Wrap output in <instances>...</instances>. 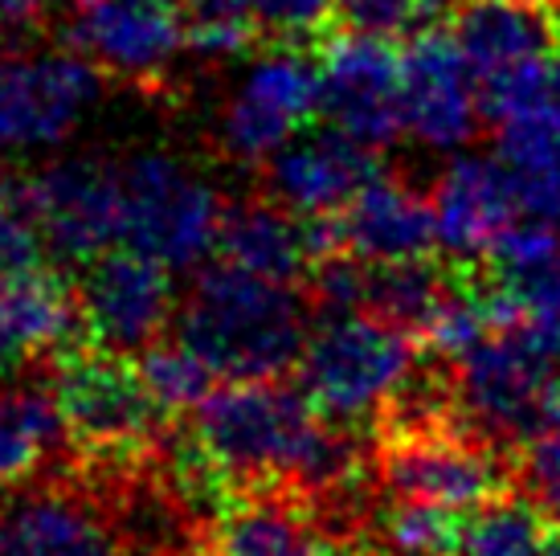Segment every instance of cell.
Here are the masks:
<instances>
[{
  "label": "cell",
  "instance_id": "obj_1",
  "mask_svg": "<svg viewBox=\"0 0 560 556\" xmlns=\"http://www.w3.org/2000/svg\"><path fill=\"white\" fill-rule=\"evenodd\" d=\"M312 324V303L299 299L291 282L249 275L225 258L197 275L176 315L180 340L225 381H279L299 369Z\"/></svg>",
  "mask_w": 560,
  "mask_h": 556
},
{
  "label": "cell",
  "instance_id": "obj_2",
  "mask_svg": "<svg viewBox=\"0 0 560 556\" xmlns=\"http://www.w3.org/2000/svg\"><path fill=\"white\" fill-rule=\"evenodd\" d=\"M197 442L234 487H295L324 442L327 421L303 389L230 381L197 405Z\"/></svg>",
  "mask_w": 560,
  "mask_h": 556
},
{
  "label": "cell",
  "instance_id": "obj_3",
  "mask_svg": "<svg viewBox=\"0 0 560 556\" xmlns=\"http://www.w3.org/2000/svg\"><path fill=\"white\" fill-rule=\"evenodd\" d=\"M413 372V332L385 324L369 311L315 320V332L299 356V385L307 402L324 421L343 430L381 421Z\"/></svg>",
  "mask_w": 560,
  "mask_h": 556
},
{
  "label": "cell",
  "instance_id": "obj_4",
  "mask_svg": "<svg viewBox=\"0 0 560 556\" xmlns=\"http://www.w3.org/2000/svg\"><path fill=\"white\" fill-rule=\"evenodd\" d=\"M54 393L70 442L98 471H124L160 450L168 409L148 393L140 364L98 344H79L54 360Z\"/></svg>",
  "mask_w": 560,
  "mask_h": 556
},
{
  "label": "cell",
  "instance_id": "obj_5",
  "mask_svg": "<svg viewBox=\"0 0 560 556\" xmlns=\"http://www.w3.org/2000/svg\"><path fill=\"white\" fill-rule=\"evenodd\" d=\"M451 369L463 417L487 442L520 450L540 426L548 389L560 381V324H503L451 360Z\"/></svg>",
  "mask_w": 560,
  "mask_h": 556
},
{
  "label": "cell",
  "instance_id": "obj_6",
  "mask_svg": "<svg viewBox=\"0 0 560 556\" xmlns=\"http://www.w3.org/2000/svg\"><path fill=\"white\" fill-rule=\"evenodd\" d=\"M508 450L487 442L463 414L385 426L376 450V487H385L389 499L475 511L508 491Z\"/></svg>",
  "mask_w": 560,
  "mask_h": 556
},
{
  "label": "cell",
  "instance_id": "obj_7",
  "mask_svg": "<svg viewBox=\"0 0 560 556\" xmlns=\"http://www.w3.org/2000/svg\"><path fill=\"white\" fill-rule=\"evenodd\" d=\"M119 197V242L164 263L168 270L197 266L209 250H218L225 201L172 155L143 152L124 160Z\"/></svg>",
  "mask_w": 560,
  "mask_h": 556
},
{
  "label": "cell",
  "instance_id": "obj_8",
  "mask_svg": "<svg viewBox=\"0 0 560 556\" xmlns=\"http://www.w3.org/2000/svg\"><path fill=\"white\" fill-rule=\"evenodd\" d=\"M9 197L33 217L46 246L66 263L86 266L119 242V164L94 155L62 160L30 176H13Z\"/></svg>",
  "mask_w": 560,
  "mask_h": 556
},
{
  "label": "cell",
  "instance_id": "obj_9",
  "mask_svg": "<svg viewBox=\"0 0 560 556\" xmlns=\"http://www.w3.org/2000/svg\"><path fill=\"white\" fill-rule=\"evenodd\" d=\"M324 115V74L315 49H270L218 115L225 160L262 169L303 124Z\"/></svg>",
  "mask_w": 560,
  "mask_h": 556
},
{
  "label": "cell",
  "instance_id": "obj_10",
  "mask_svg": "<svg viewBox=\"0 0 560 556\" xmlns=\"http://www.w3.org/2000/svg\"><path fill=\"white\" fill-rule=\"evenodd\" d=\"M66 42L119 86L164 99L172 91V66L185 49V30L176 0H86L74 9Z\"/></svg>",
  "mask_w": 560,
  "mask_h": 556
},
{
  "label": "cell",
  "instance_id": "obj_11",
  "mask_svg": "<svg viewBox=\"0 0 560 556\" xmlns=\"http://www.w3.org/2000/svg\"><path fill=\"white\" fill-rule=\"evenodd\" d=\"M0 556H131V544L98 483L49 479L0 495Z\"/></svg>",
  "mask_w": 560,
  "mask_h": 556
},
{
  "label": "cell",
  "instance_id": "obj_12",
  "mask_svg": "<svg viewBox=\"0 0 560 556\" xmlns=\"http://www.w3.org/2000/svg\"><path fill=\"white\" fill-rule=\"evenodd\" d=\"M324 119L357 143L385 152L405 131L401 54L389 37L331 33L319 46Z\"/></svg>",
  "mask_w": 560,
  "mask_h": 556
},
{
  "label": "cell",
  "instance_id": "obj_13",
  "mask_svg": "<svg viewBox=\"0 0 560 556\" xmlns=\"http://www.w3.org/2000/svg\"><path fill=\"white\" fill-rule=\"evenodd\" d=\"M94 94L98 70L79 49H0V148H37L70 136Z\"/></svg>",
  "mask_w": 560,
  "mask_h": 556
},
{
  "label": "cell",
  "instance_id": "obj_14",
  "mask_svg": "<svg viewBox=\"0 0 560 556\" xmlns=\"http://www.w3.org/2000/svg\"><path fill=\"white\" fill-rule=\"evenodd\" d=\"M79 303L86 332L98 348L110 352H143L160 340L172 320L168 266L148 258L140 250H107L79 282Z\"/></svg>",
  "mask_w": 560,
  "mask_h": 556
},
{
  "label": "cell",
  "instance_id": "obj_15",
  "mask_svg": "<svg viewBox=\"0 0 560 556\" xmlns=\"http://www.w3.org/2000/svg\"><path fill=\"white\" fill-rule=\"evenodd\" d=\"M405 127L430 148H463L487 124L479 74L451 33L421 30L401 54Z\"/></svg>",
  "mask_w": 560,
  "mask_h": 556
},
{
  "label": "cell",
  "instance_id": "obj_16",
  "mask_svg": "<svg viewBox=\"0 0 560 556\" xmlns=\"http://www.w3.org/2000/svg\"><path fill=\"white\" fill-rule=\"evenodd\" d=\"M376 155L381 152L364 148L352 136H343L340 127L327 124L291 148L282 143L258 169L262 172L258 193L303 217L340 213L343 205L357 197V188L381 172Z\"/></svg>",
  "mask_w": 560,
  "mask_h": 556
},
{
  "label": "cell",
  "instance_id": "obj_17",
  "mask_svg": "<svg viewBox=\"0 0 560 556\" xmlns=\"http://www.w3.org/2000/svg\"><path fill=\"white\" fill-rule=\"evenodd\" d=\"M343 250L364 263H397L434 254L438 213L434 197L421 193L405 172H376L357 188V197L340 209Z\"/></svg>",
  "mask_w": 560,
  "mask_h": 556
},
{
  "label": "cell",
  "instance_id": "obj_18",
  "mask_svg": "<svg viewBox=\"0 0 560 556\" xmlns=\"http://www.w3.org/2000/svg\"><path fill=\"white\" fill-rule=\"evenodd\" d=\"M451 37L479 78L560 58V13L548 0H458Z\"/></svg>",
  "mask_w": 560,
  "mask_h": 556
},
{
  "label": "cell",
  "instance_id": "obj_19",
  "mask_svg": "<svg viewBox=\"0 0 560 556\" xmlns=\"http://www.w3.org/2000/svg\"><path fill=\"white\" fill-rule=\"evenodd\" d=\"M438 213V238L458 258H482L495 246V238L515 221L520 193L503 160H479L463 155L442 169L430 188Z\"/></svg>",
  "mask_w": 560,
  "mask_h": 556
},
{
  "label": "cell",
  "instance_id": "obj_20",
  "mask_svg": "<svg viewBox=\"0 0 560 556\" xmlns=\"http://www.w3.org/2000/svg\"><path fill=\"white\" fill-rule=\"evenodd\" d=\"M307 499L291 487H242L209 532V556H315L327 548Z\"/></svg>",
  "mask_w": 560,
  "mask_h": 556
},
{
  "label": "cell",
  "instance_id": "obj_21",
  "mask_svg": "<svg viewBox=\"0 0 560 556\" xmlns=\"http://www.w3.org/2000/svg\"><path fill=\"white\" fill-rule=\"evenodd\" d=\"M218 250L225 263L242 266L249 275L275 278V282H303L315 266L307 217L282 209L266 193L225 201Z\"/></svg>",
  "mask_w": 560,
  "mask_h": 556
},
{
  "label": "cell",
  "instance_id": "obj_22",
  "mask_svg": "<svg viewBox=\"0 0 560 556\" xmlns=\"http://www.w3.org/2000/svg\"><path fill=\"white\" fill-rule=\"evenodd\" d=\"M70 438L54 381H0V491H13Z\"/></svg>",
  "mask_w": 560,
  "mask_h": 556
},
{
  "label": "cell",
  "instance_id": "obj_23",
  "mask_svg": "<svg viewBox=\"0 0 560 556\" xmlns=\"http://www.w3.org/2000/svg\"><path fill=\"white\" fill-rule=\"evenodd\" d=\"M0 320L25 344L30 356L70 352V348H79V327H86L79 287H70L49 266L0 287Z\"/></svg>",
  "mask_w": 560,
  "mask_h": 556
},
{
  "label": "cell",
  "instance_id": "obj_24",
  "mask_svg": "<svg viewBox=\"0 0 560 556\" xmlns=\"http://www.w3.org/2000/svg\"><path fill=\"white\" fill-rule=\"evenodd\" d=\"M499 160L512 172L520 209L560 225V103L499 124Z\"/></svg>",
  "mask_w": 560,
  "mask_h": 556
},
{
  "label": "cell",
  "instance_id": "obj_25",
  "mask_svg": "<svg viewBox=\"0 0 560 556\" xmlns=\"http://www.w3.org/2000/svg\"><path fill=\"white\" fill-rule=\"evenodd\" d=\"M451 291H454V266L434 263L430 254H421V258H397V263H373L369 266V299H364V311L393 327L413 332V336H425Z\"/></svg>",
  "mask_w": 560,
  "mask_h": 556
},
{
  "label": "cell",
  "instance_id": "obj_26",
  "mask_svg": "<svg viewBox=\"0 0 560 556\" xmlns=\"http://www.w3.org/2000/svg\"><path fill=\"white\" fill-rule=\"evenodd\" d=\"M557 524L528 491H503L470 511L458 556H545Z\"/></svg>",
  "mask_w": 560,
  "mask_h": 556
},
{
  "label": "cell",
  "instance_id": "obj_27",
  "mask_svg": "<svg viewBox=\"0 0 560 556\" xmlns=\"http://www.w3.org/2000/svg\"><path fill=\"white\" fill-rule=\"evenodd\" d=\"M176 13L185 30V49L205 62L262 46L258 0H176Z\"/></svg>",
  "mask_w": 560,
  "mask_h": 556
},
{
  "label": "cell",
  "instance_id": "obj_28",
  "mask_svg": "<svg viewBox=\"0 0 560 556\" xmlns=\"http://www.w3.org/2000/svg\"><path fill=\"white\" fill-rule=\"evenodd\" d=\"M376 536L389 553L401 556H458L463 548V511L425 503V499H389V508L373 516Z\"/></svg>",
  "mask_w": 560,
  "mask_h": 556
},
{
  "label": "cell",
  "instance_id": "obj_29",
  "mask_svg": "<svg viewBox=\"0 0 560 556\" xmlns=\"http://www.w3.org/2000/svg\"><path fill=\"white\" fill-rule=\"evenodd\" d=\"M140 377L168 414H185L213 393V364L188 340H156L140 352Z\"/></svg>",
  "mask_w": 560,
  "mask_h": 556
},
{
  "label": "cell",
  "instance_id": "obj_30",
  "mask_svg": "<svg viewBox=\"0 0 560 556\" xmlns=\"http://www.w3.org/2000/svg\"><path fill=\"white\" fill-rule=\"evenodd\" d=\"M458 0H336L331 33H364V37H413L451 21Z\"/></svg>",
  "mask_w": 560,
  "mask_h": 556
},
{
  "label": "cell",
  "instance_id": "obj_31",
  "mask_svg": "<svg viewBox=\"0 0 560 556\" xmlns=\"http://www.w3.org/2000/svg\"><path fill=\"white\" fill-rule=\"evenodd\" d=\"M491 278H495L499 320L503 324H520V320L560 324V250L532 266H515V270L491 266Z\"/></svg>",
  "mask_w": 560,
  "mask_h": 556
},
{
  "label": "cell",
  "instance_id": "obj_32",
  "mask_svg": "<svg viewBox=\"0 0 560 556\" xmlns=\"http://www.w3.org/2000/svg\"><path fill=\"white\" fill-rule=\"evenodd\" d=\"M520 479L524 491L545 508V516L560 528V381L548 389L545 414L540 426L524 442V459H520Z\"/></svg>",
  "mask_w": 560,
  "mask_h": 556
},
{
  "label": "cell",
  "instance_id": "obj_33",
  "mask_svg": "<svg viewBox=\"0 0 560 556\" xmlns=\"http://www.w3.org/2000/svg\"><path fill=\"white\" fill-rule=\"evenodd\" d=\"M46 250V238L33 225V217L9 193H0V287L42 270Z\"/></svg>",
  "mask_w": 560,
  "mask_h": 556
},
{
  "label": "cell",
  "instance_id": "obj_34",
  "mask_svg": "<svg viewBox=\"0 0 560 556\" xmlns=\"http://www.w3.org/2000/svg\"><path fill=\"white\" fill-rule=\"evenodd\" d=\"M21 356H30L25 352V344L16 340L13 332H9V324L0 320V381H9L16 372V364H21Z\"/></svg>",
  "mask_w": 560,
  "mask_h": 556
},
{
  "label": "cell",
  "instance_id": "obj_35",
  "mask_svg": "<svg viewBox=\"0 0 560 556\" xmlns=\"http://www.w3.org/2000/svg\"><path fill=\"white\" fill-rule=\"evenodd\" d=\"M545 556H560V528H557V532H552V541H548Z\"/></svg>",
  "mask_w": 560,
  "mask_h": 556
},
{
  "label": "cell",
  "instance_id": "obj_36",
  "mask_svg": "<svg viewBox=\"0 0 560 556\" xmlns=\"http://www.w3.org/2000/svg\"><path fill=\"white\" fill-rule=\"evenodd\" d=\"M9 181H13V172H4V164H0V193H9Z\"/></svg>",
  "mask_w": 560,
  "mask_h": 556
},
{
  "label": "cell",
  "instance_id": "obj_37",
  "mask_svg": "<svg viewBox=\"0 0 560 556\" xmlns=\"http://www.w3.org/2000/svg\"><path fill=\"white\" fill-rule=\"evenodd\" d=\"M364 556H401V553H389V548H381V553H364Z\"/></svg>",
  "mask_w": 560,
  "mask_h": 556
},
{
  "label": "cell",
  "instance_id": "obj_38",
  "mask_svg": "<svg viewBox=\"0 0 560 556\" xmlns=\"http://www.w3.org/2000/svg\"><path fill=\"white\" fill-rule=\"evenodd\" d=\"M557 94H560V58H557Z\"/></svg>",
  "mask_w": 560,
  "mask_h": 556
},
{
  "label": "cell",
  "instance_id": "obj_39",
  "mask_svg": "<svg viewBox=\"0 0 560 556\" xmlns=\"http://www.w3.org/2000/svg\"><path fill=\"white\" fill-rule=\"evenodd\" d=\"M548 4H552V9H557V13H560V0H548Z\"/></svg>",
  "mask_w": 560,
  "mask_h": 556
}]
</instances>
